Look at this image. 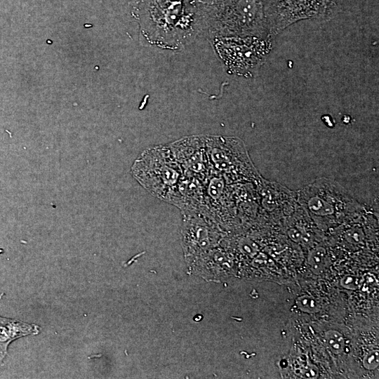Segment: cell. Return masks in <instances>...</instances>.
<instances>
[{"label":"cell","instance_id":"obj_9","mask_svg":"<svg viewBox=\"0 0 379 379\" xmlns=\"http://www.w3.org/2000/svg\"><path fill=\"white\" fill-rule=\"evenodd\" d=\"M364 366L367 369H375L378 366V351L373 350L368 353L364 359Z\"/></svg>","mask_w":379,"mask_h":379},{"label":"cell","instance_id":"obj_10","mask_svg":"<svg viewBox=\"0 0 379 379\" xmlns=\"http://www.w3.org/2000/svg\"><path fill=\"white\" fill-rule=\"evenodd\" d=\"M325 258V252L322 248L314 251L310 256V262L314 268L319 267Z\"/></svg>","mask_w":379,"mask_h":379},{"label":"cell","instance_id":"obj_3","mask_svg":"<svg viewBox=\"0 0 379 379\" xmlns=\"http://www.w3.org/2000/svg\"><path fill=\"white\" fill-rule=\"evenodd\" d=\"M340 0H263L267 29L270 36L305 19L331 16Z\"/></svg>","mask_w":379,"mask_h":379},{"label":"cell","instance_id":"obj_1","mask_svg":"<svg viewBox=\"0 0 379 379\" xmlns=\"http://www.w3.org/2000/svg\"><path fill=\"white\" fill-rule=\"evenodd\" d=\"M132 172L149 192L168 202L184 175L169 145L145 149L133 164Z\"/></svg>","mask_w":379,"mask_h":379},{"label":"cell","instance_id":"obj_12","mask_svg":"<svg viewBox=\"0 0 379 379\" xmlns=\"http://www.w3.org/2000/svg\"><path fill=\"white\" fill-rule=\"evenodd\" d=\"M7 353L8 352H6L0 350V364H1L3 360L4 359L6 356L7 355Z\"/></svg>","mask_w":379,"mask_h":379},{"label":"cell","instance_id":"obj_7","mask_svg":"<svg viewBox=\"0 0 379 379\" xmlns=\"http://www.w3.org/2000/svg\"><path fill=\"white\" fill-rule=\"evenodd\" d=\"M39 331L38 325L0 316V350L8 352V345L13 341L24 336L36 335Z\"/></svg>","mask_w":379,"mask_h":379},{"label":"cell","instance_id":"obj_2","mask_svg":"<svg viewBox=\"0 0 379 379\" xmlns=\"http://www.w3.org/2000/svg\"><path fill=\"white\" fill-rule=\"evenodd\" d=\"M132 13L142 30H185L198 18L194 0H135Z\"/></svg>","mask_w":379,"mask_h":379},{"label":"cell","instance_id":"obj_8","mask_svg":"<svg viewBox=\"0 0 379 379\" xmlns=\"http://www.w3.org/2000/svg\"><path fill=\"white\" fill-rule=\"evenodd\" d=\"M326 340L328 345L333 352L338 354L342 352L345 347L343 335L338 331H329L326 333Z\"/></svg>","mask_w":379,"mask_h":379},{"label":"cell","instance_id":"obj_4","mask_svg":"<svg viewBox=\"0 0 379 379\" xmlns=\"http://www.w3.org/2000/svg\"><path fill=\"white\" fill-rule=\"evenodd\" d=\"M206 146L211 171L224 176L239 179L251 177L246 170L252 171V164L241 141L232 138L206 137Z\"/></svg>","mask_w":379,"mask_h":379},{"label":"cell","instance_id":"obj_6","mask_svg":"<svg viewBox=\"0 0 379 379\" xmlns=\"http://www.w3.org/2000/svg\"><path fill=\"white\" fill-rule=\"evenodd\" d=\"M171 152L184 172L205 180L211 173L206 137H187L169 145Z\"/></svg>","mask_w":379,"mask_h":379},{"label":"cell","instance_id":"obj_11","mask_svg":"<svg viewBox=\"0 0 379 379\" xmlns=\"http://www.w3.org/2000/svg\"><path fill=\"white\" fill-rule=\"evenodd\" d=\"M222 0H194L197 4H201L204 5H214L218 4Z\"/></svg>","mask_w":379,"mask_h":379},{"label":"cell","instance_id":"obj_5","mask_svg":"<svg viewBox=\"0 0 379 379\" xmlns=\"http://www.w3.org/2000/svg\"><path fill=\"white\" fill-rule=\"evenodd\" d=\"M336 185L330 183H316L305 189L302 194L303 204L316 217H330L342 208L354 205L352 201Z\"/></svg>","mask_w":379,"mask_h":379}]
</instances>
